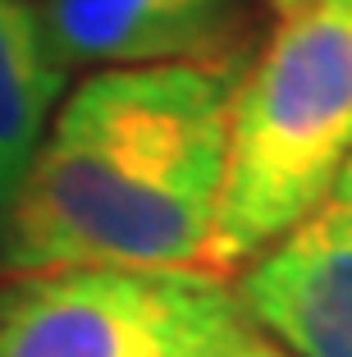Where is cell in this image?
I'll list each match as a JSON object with an SVG mask.
<instances>
[{
  "label": "cell",
  "instance_id": "1",
  "mask_svg": "<svg viewBox=\"0 0 352 357\" xmlns=\"http://www.w3.org/2000/svg\"><path fill=\"white\" fill-rule=\"evenodd\" d=\"M243 64L96 69L60 101L0 238V275L201 271Z\"/></svg>",
  "mask_w": 352,
  "mask_h": 357
},
{
  "label": "cell",
  "instance_id": "4",
  "mask_svg": "<svg viewBox=\"0 0 352 357\" xmlns=\"http://www.w3.org/2000/svg\"><path fill=\"white\" fill-rule=\"evenodd\" d=\"M247 326L293 357H352V160L289 234L234 275Z\"/></svg>",
  "mask_w": 352,
  "mask_h": 357
},
{
  "label": "cell",
  "instance_id": "6",
  "mask_svg": "<svg viewBox=\"0 0 352 357\" xmlns=\"http://www.w3.org/2000/svg\"><path fill=\"white\" fill-rule=\"evenodd\" d=\"M64 87L69 69L46 46L37 5L0 0V238L10 229Z\"/></svg>",
  "mask_w": 352,
  "mask_h": 357
},
{
  "label": "cell",
  "instance_id": "3",
  "mask_svg": "<svg viewBox=\"0 0 352 357\" xmlns=\"http://www.w3.org/2000/svg\"><path fill=\"white\" fill-rule=\"evenodd\" d=\"M243 307L211 271L0 275V357H215Z\"/></svg>",
  "mask_w": 352,
  "mask_h": 357
},
{
  "label": "cell",
  "instance_id": "5",
  "mask_svg": "<svg viewBox=\"0 0 352 357\" xmlns=\"http://www.w3.org/2000/svg\"><path fill=\"white\" fill-rule=\"evenodd\" d=\"M37 23L69 74L252 60V0H42Z\"/></svg>",
  "mask_w": 352,
  "mask_h": 357
},
{
  "label": "cell",
  "instance_id": "2",
  "mask_svg": "<svg viewBox=\"0 0 352 357\" xmlns=\"http://www.w3.org/2000/svg\"><path fill=\"white\" fill-rule=\"evenodd\" d=\"M352 160V0H307L247 60L229 110L224 192L201 271L238 275Z\"/></svg>",
  "mask_w": 352,
  "mask_h": 357
},
{
  "label": "cell",
  "instance_id": "8",
  "mask_svg": "<svg viewBox=\"0 0 352 357\" xmlns=\"http://www.w3.org/2000/svg\"><path fill=\"white\" fill-rule=\"evenodd\" d=\"M266 5H270V10H275V14L284 19V14H293L298 5H307V0H266Z\"/></svg>",
  "mask_w": 352,
  "mask_h": 357
},
{
  "label": "cell",
  "instance_id": "7",
  "mask_svg": "<svg viewBox=\"0 0 352 357\" xmlns=\"http://www.w3.org/2000/svg\"><path fill=\"white\" fill-rule=\"evenodd\" d=\"M215 357H293V353H284L275 339H266L257 326H247V316H243V326L220 344Z\"/></svg>",
  "mask_w": 352,
  "mask_h": 357
}]
</instances>
